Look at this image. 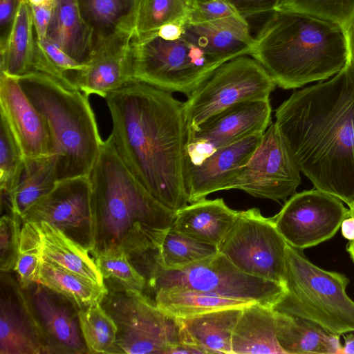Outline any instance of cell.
<instances>
[{
	"label": "cell",
	"instance_id": "17",
	"mask_svg": "<svg viewBox=\"0 0 354 354\" xmlns=\"http://www.w3.org/2000/svg\"><path fill=\"white\" fill-rule=\"evenodd\" d=\"M135 32H122L96 43L86 66L71 81L82 92L105 98L134 80L131 43Z\"/></svg>",
	"mask_w": 354,
	"mask_h": 354
},
{
	"label": "cell",
	"instance_id": "36",
	"mask_svg": "<svg viewBox=\"0 0 354 354\" xmlns=\"http://www.w3.org/2000/svg\"><path fill=\"white\" fill-rule=\"evenodd\" d=\"M79 322L88 353H111L117 326L100 304L80 309Z\"/></svg>",
	"mask_w": 354,
	"mask_h": 354
},
{
	"label": "cell",
	"instance_id": "8",
	"mask_svg": "<svg viewBox=\"0 0 354 354\" xmlns=\"http://www.w3.org/2000/svg\"><path fill=\"white\" fill-rule=\"evenodd\" d=\"M139 272L146 281L142 293L147 298L158 289L178 286L272 307L286 291L282 284L243 272L219 252L178 270H165L151 261Z\"/></svg>",
	"mask_w": 354,
	"mask_h": 354
},
{
	"label": "cell",
	"instance_id": "37",
	"mask_svg": "<svg viewBox=\"0 0 354 354\" xmlns=\"http://www.w3.org/2000/svg\"><path fill=\"white\" fill-rule=\"evenodd\" d=\"M0 187L8 195L17 185L24 165V155L6 117L1 113Z\"/></svg>",
	"mask_w": 354,
	"mask_h": 354
},
{
	"label": "cell",
	"instance_id": "31",
	"mask_svg": "<svg viewBox=\"0 0 354 354\" xmlns=\"http://www.w3.org/2000/svg\"><path fill=\"white\" fill-rule=\"evenodd\" d=\"M28 0H22L5 46L1 47V73L19 77L31 71L35 46Z\"/></svg>",
	"mask_w": 354,
	"mask_h": 354
},
{
	"label": "cell",
	"instance_id": "4",
	"mask_svg": "<svg viewBox=\"0 0 354 354\" xmlns=\"http://www.w3.org/2000/svg\"><path fill=\"white\" fill-rule=\"evenodd\" d=\"M283 89L330 79L348 62L343 27L310 15L272 12L250 55Z\"/></svg>",
	"mask_w": 354,
	"mask_h": 354
},
{
	"label": "cell",
	"instance_id": "49",
	"mask_svg": "<svg viewBox=\"0 0 354 354\" xmlns=\"http://www.w3.org/2000/svg\"><path fill=\"white\" fill-rule=\"evenodd\" d=\"M344 337V344L342 346L340 354H354V333H350Z\"/></svg>",
	"mask_w": 354,
	"mask_h": 354
},
{
	"label": "cell",
	"instance_id": "50",
	"mask_svg": "<svg viewBox=\"0 0 354 354\" xmlns=\"http://www.w3.org/2000/svg\"><path fill=\"white\" fill-rule=\"evenodd\" d=\"M350 212L351 214H354V208L350 209ZM346 251L349 254L351 260L354 263V240L348 242L346 246Z\"/></svg>",
	"mask_w": 354,
	"mask_h": 354
},
{
	"label": "cell",
	"instance_id": "44",
	"mask_svg": "<svg viewBox=\"0 0 354 354\" xmlns=\"http://www.w3.org/2000/svg\"><path fill=\"white\" fill-rule=\"evenodd\" d=\"M22 0H0V47L6 45Z\"/></svg>",
	"mask_w": 354,
	"mask_h": 354
},
{
	"label": "cell",
	"instance_id": "1",
	"mask_svg": "<svg viewBox=\"0 0 354 354\" xmlns=\"http://www.w3.org/2000/svg\"><path fill=\"white\" fill-rule=\"evenodd\" d=\"M115 148L134 177L167 208L189 203L183 102L167 92L133 80L105 97Z\"/></svg>",
	"mask_w": 354,
	"mask_h": 354
},
{
	"label": "cell",
	"instance_id": "16",
	"mask_svg": "<svg viewBox=\"0 0 354 354\" xmlns=\"http://www.w3.org/2000/svg\"><path fill=\"white\" fill-rule=\"evenodd\" d=\"M40 329L44 354L88 353L79 322V307L39 282L23 288Z\"/></svg>",
	"mask_w": 354,
	"mask_h": 354
},
{
	"label": "cell",
	"instance_id": "41",
	"mask_svg": "<svg viewBox=\"0 0 354 354\" xmlns=\"http://www.w3.org/2000/svg\"><path fill=\"white\" fill-rule=\"evenodd\" d=\"M187 3L189 7L187 19L216 24L250 34L246 19L225 0H187Z\"/></svg>",
	"mask_w": 354,
	"mask_h": 354
},
{
	"label": "cell",
	"instance_id": "13",
	"mask_svg": "<svg viewBox=\"0 0 354 354\" xmlns=\"http://www.w3.org/2000/svg\"><path fill=\"white\" fill-rule=\"evenodd\" d=\"M349 214L340 199L314 187L294 194L273 218L287 243L302 250L333 238Z\"/></svg>",
	"mask_w": 354,
	"mask_h": 354
},
{
	"label": "cell",
	"instance_id": "14",
	"mask_svg": "<svg viewBox=\"0 0 354 354\" xmlns=\"http://www.w3.org/2000/svg\"><path fill=\"white\" fill-rule=\"evenodd\" d=\"M24 223L47 222L90 252L95 247V223L89 176L58 181L21 218Z\"/></svg>",
	"mask_w": 354,
	"mask_h": 354
},
{
	"label": "cell",
	"instance_id": "10",
	"mask_svg": "<svg viewBox=\"0 0 354 354\" xmlns=\"http://www.w3.org/2000/svg\"><path fill=\"white\" fill-rule=\"evenodd\" d=\"M276 86L254 58L243 55L225 62L183 102L187 134L236 104L269 97Z\"/></svg>",
	"mask_w": 354,
	"mask_h": 354
},
{
	"label": "cell",
	"instance_id": "19",
	"mask_svg": "<svg viewBox=\"0 0 354 354\" xmlns=\"http://www.w3.org/2000/svg\"><path fill=\"white\" fill-rule=\"evenodd\" d=\"M254 135L221 147L197 165L186 163L189 203L225 190L227 185L247 164L261 141Z\"/></svg>",
	"mask_w": 354,
	"mask_h": 354
},
{
	"label": "cell",
	"instance_id": "47",
	"mask_svg": "<svg viewBox=\"0 0 354 354\" xmlns=\"http://www.w3.org/2000/svg\"><path fill=\"white\" fill-rule=\"evenodd\" d=\"M342 27L345 33L349 62L354 66V12Z\"/></svg>",
	"mask_w": 354,
	"mask_h": 354
},
{
	"label": "cell",
	"instance_id": "32",
	"mask_svg": "<svg viewBox=\"0 0 354 354\" xmlns=\"http://www.w3.org/2000/svg\"><path fill=\"white\" fill-rule=\"evenodd\" d=\"M37 282L66 297L80 309L100 304L107 292L105 284H97L44 258Z\"/></svg>",
	"mask_w": 354,
	"mask_h": 354
},
{
	"label": "cell",
	"instance_id": "27",
	"mask_svg": "<svg viewBox=\"0 0 354 354\" xmlns=\"http://www.w3.org/2000/svg\"><path fill=\"white\" fill-rule=\"evenodd\" d=\"M35 223L39 232L44 259L97 284H104L101 272L88 249L47 222Z\"/></svg>",
	"mask_w": 354,
	"mask_h": 354
},
{
	"label": "cell",
	"instance_id": "40",
	"mask_svg": "<svg viewBox=\"0 0 354 354\" xmlns=\"http://www.w3.org/2000/svg\"><path fill=\"white\" fill-rule=\"evenodd\" d=\"M104 279H112L143 292L146 281L129 261L123 250L113 249L93 254Z\"/></svg>",
	"mask_w": 354,
	"mask_h": 354
},
{
	"label": "cell",
	"instance_id": "5",
	"mask_svg": "<svg viewBox=\"0 0 354 354\" xmlns=\"http://www.w3.org/2000/svg\"><path fill=\"white\" fill-rule=\"evenodd\" d=\"M17 79L47 122L58 181L89 176L104 140L88 95L41 72L30 71Z\"/></svg>",
	"mask_w": 354,
	"mask_h": 354
},
{
	"label": "cell",
	"instance_id": "39",
	"mask_svg": "<svg viewBox=\"0 0 354 354\" xmlns=\"http://www.w3.org/2000/svg\"><path fill=\"white\" fill-rule=\"evenodd\" d=\"M276 10L304 14L343 26L354 12V0H280Z\"/></svg>",
	"mask_w": 354,
	"mask_h": 354
},
{
	"label": "cell",
	"instance_id": "26",
	"mask_svg": "<svg viewBox=\"0 0 354 354\" xmlns=\"http://www.w3.org/2000/svg\"><path fill=\"white\" fill-rule=\"evenodd\" d=\"M46 37L86 65L93 49V37L82 18L77 0H55Z\"/></svg>",
	"mask_w": 354,
	"mask_h": 354
},
{
	"label": "cell",
	"instance_id": "3",
	"mask_svg": "<svg viewBox=\"0 0 354 354\" xmlns=\"http://www.w3.org/2000/svg\"><path fill=\"white\" fill-rule=\"evenodd\" d=\"M95 223L92 255L113 249L127 255L158 250L176 212L155 198L134 177L111 134L89 176Z\"/></svg>",
	"mask_w": 354,
	"mask_h": 354
},
{
	"label": "cell",
	"instance_id": "12",
	"mask_svg": "<svg viewBox=\"0 0 354 354\" xmlns=\"http://www.w3.org/2000/svg\"><path fill=\"white\" fill-rule=\"evenodd\" d=\"M295 156L277 124L271 122L247 164L227 185L259 198L286 202L301 183Z\"/></svg>",
	"mask_w": 354,
	"mask_h": 354
},
{
	"label": "cell",
	"instance_id": "30",
	"mask_svg": "<svg viewBox=\"0 0 354 354\" xmlns=\"http://www.w3.org/2000/svg\"><path fill=\"white\" fill-rule=\"evenodd\" d=\"M80 12L98 41L122 32H135L138 0H77Z\"/></svg>",
	"mask_w": 354,
	"mask_h": 354
},
{
	"label": "cell",
	"instance_id": "29",
	"mask_svg": "<svg viewBox=\"0 0 354 354\" xmlns=\"http://www.w3.org/2000/svg\"><path fill=\"white\" fill-rule=\"evenodd\" d=\"M57 183L55 155L25 158L19 181L6 195L10 212L21 218L35 203L48 194Z\"/></svg>",
	"mask_w": 354,
	"mask_h": 354
},
{
	"label": "cell",
	"instance_id": "21",
	"mask_svg": "<svg viewBox=\"0 0 354 354\" xmlns=\"http://www.w3.org/2000/svg\"><path fill=\"white\" fill-rule=\"evenodd\" d=\"M238 214L239 211L230 208L223 198H205L178 210L172 227L195 240L218 248Z\"/></svg>",
	"mask_w": 354,
	"mask_h": 354
},
{
	"label": "cell",
	"instance_id": "51",
	"mask_svg": "<svg viewBox=\"0 0 354 354\" xmlns=\"http://www.w3.org/2000/svg\"><path fill=\"white\" fill-rule=\"evenodd\" d=\"M28 3L31 6H43L48 3H53L55 2V0H28Z\"/></svg>",
	"mask_w": 354,
	"mask_h": 354
},
{
	"label": "cell",
	"instance_id": "24",
	"mask_svg": "<svg viewBox=\"0 0 354 354\" xmlns=\"http://www.w3.org/2000/svg\"><path fill=\"white\" fill-rule=\"evenodd\" d=\"M183 29L181 37L223 64L250 55L253 49L254 38L251 34L224 26L187 19Z\"/></svg>",
	"mask_w": 354,
	"mask_h": 354
},
{
	"label": "cell",
	"instance_id": "34",
	"mask_svg": "<svg viewBox=\"0 0 354 354\" xmlns=\"http://www.w3.org/2000/svg\"><path fill=\"white\" fill-rule=\"evenodd\" d=\"M86 66L72 58L50 39H35L30 71L43 73L68 88L79 90L72 82L71 75Z\"/></svg>",
	"mask_w": 354,
	"mask_h": 354
},
{
	"label": "cell",
	"instance_id": "46",
	"mask_svg": "<svg viewBox=\"0 0 354 354\" xmlns=\"http://www.w3.org/2000/svg\"><path fill=\"white\" fill-rule=\"evenodd\" d=\"M183 31L181 25L170 23L163 25L156 32L165 40L174 41L181 37Z\"/></svg>",
	"mask_w": 354,
	"mask_h": 354
},
{
	"label": "cell",
	"instance_id": "33",
	"mask_svg": "<svg viewBox=\"0 0 354 354\" xmlns=\"http://www.w3.org/2000/svg\"><path fill=\"white\" fill-rule=\"evenodd\" d=\"M218 252L217 248L195 240L171 227L165 233L158 248L157 262L165 270H178Z\"/></svg>",
	"mask_w": 354,
	"mask_h": 354
},
{
	"label": "cell",
	"instance_id": "38",
	"mask_svg": "<svg viewBox=\"0 0 354 354\" xmlns=\"http://www.w3.org/2000/svg\"><path fill=\"white\" fill-rule=\"evenodd\" d=\"M43 255L35 223H24L20 232L18 261L14 271L22 288L37 282Z\"/></svg>",
	"mask_w": 354,
	"mask_h": 354
},
{
	"label": "cell",
	"instance_id": "23",
	"mask_svg": "<svg viewBox=\"0 0 354 354\" xmlns=\"http://www.w3.org/2000/svg\"><path fill=\"white\" fill-rule=\"evenodd\" d=\"M232 354H285L277 339L270 306L254 303L242 308L232 336Z\"/></svg>",
	"mask_w": 354,
	"mask_h": 354
},
{
	"label": "cell",
	"instance_id": "25",
	"mask_svg": "<svg viewBox=\"0 0 354 354\" xmlns=\"http://www.w3.org/2000/svg\"><path fill=\"white\" fill-rule=\"evenodd\" d=\"M242 308L221 309L178 318L184 342L199 346L205 353L232 354V333Z\"/></svg>",
	"mask_w": 354,
	"mask_h": 354
},
{
	"label": "cell",
	"instance_id": "15",
	"mask_svg": "<svg viewBox=\"0 0 354 354\" xmlns=\"http://www.w3.org/2000/svg\"><path fill=\"white\" fill-rule=\"evenodd\" d=\"M269 97L236 104L187 134L185 161L197 165L216 149L245 138L263 135L271 124Z\"/></svg>",
	"mask_w": 354,
	"mask_h": 354
},
{
	"label": "cell",
	"instance_id": "45",
	"mask_svg": "<svg viewBox=\"0 0 354 354\" xmlns=\"http://www.w3.org/2000/svg\"><path fill=\"white\" fill-rule=\"evenodd\" d=\"M55 3L43 6H30L36 38L39 40L47 37L48 28L52 17Z\"/></svg>",
	"mask_w": 354,
	"mask_h": 354
},
{
	"label": "cell",
	"instance_id": "2",
	"mask_svg": "<svg viewBox=\"0 0 354 354\" xmlns=\"http://www.w3.org/2000/svg\"><path fill=\"white\" fill-rule=\"evenodd\" d=\"M275 123L314 187L354 208V66L294 91Z\"/></svg>",
	"mask_w": 354,
	"mask_h": 354
},
{
	"label": "cell",
	"instance_id": "9",
	"mask_svg": "<svg viewBox=\"0 0 354 354\" xmlns=\"http://www.w3.org/2000/svg\"><path fill=\"white\" fill-rule=\"evenodd\" d=\"M131 50L134 80L187 97L223 64L183 37L168 41L156 32L135 35Z\"/></svg>",
	"mask_w": 354,
	"mask_h": 354
},
{
	"label": "cell",
	"instance_id": "43",
	"mask_svg": "<svg viewBox=\"0 0 354 354\" xmlns=\"http://www.w3.org/2000/svg\"><path fill=\"white\" fill-rule=\"evenodd\" d=\"M244 18L277 10L280 0H225Z\"/></svg>",
	"mask_w": 354,
	"mask_h": 354
},
{
	"label": "cell",
	"instance_id": "20",
	"mask_svg": "<svg viewBox=\"0 0 354 354\" xmlns=\"http://www.w3.org/2000/svg\"><path fill=\"white\" fill-rule=\"evenodd\" d=\"M1 113L18 141L25 158L52 153L49 128L21 88L17 77L1 73Z\"/></svg>",
	"mask_w": 354,
	"mask_h": 354
},
{
	"label": "cell",
	"instance_id": "42",
	"mask_svg": "<svg viewBox=\"0 0 354 354\" xmlns=\"http://www.w3.org/2000/svg\"><path fill=\"white\" fill-rule=\"evenodd\" d=\"M21 218L11 212L3 215L0 220V270H15L19 250Z\"/></svg>",
	"mask_w": 354,
	"mask_h": 354
},
{
	"label": "cell",
	"instance_id": "48",
	"mask_svg": "<svg viewBox=\"0 0 354 354\" xmlns=\"http://www.w3.org/2000/svg\"><path fill=\"white\" fill-rule=\"evenodd\" d=\"M343 237L349 241L354 240V214H351L346 217L340 225Z\"/></svg>",
	"mask_w": 354,
	"mask_h": 354
},
{
	"label": "cell",
	"instance_id": "35",
	"mask_svg": "<svg viewBox=\"0 0 354 354\" xmlns=\"http://www.w3.org/2000/svg\"><path fill=\"white\" fill-rule=\"evenodd\" d=\"M189 15L187 0H138L136 35L156 32L163 25L170 23L183 26Z\"/></svg>",
	"mask_w": 354,
	"mask_h": 354
},
{
	"label": "cell",
	"instance_id": "18",
	"mask_svg": "<svg viewBox=\"0 0 354 354\" xmlns=\"http://www.w3.org/2000/svg\"><path fill=\"white\" fill-rule=\"evenodd\" d=\"M0 354H44L42 337L19 281L1 272Z\"/></svg>",
	"mask_w": 354,
	"mask_h": 354
},
{
	"label": "cell",
	"instance_id": "28",
	"mask_svg": "<svg viewBox=\"0 0 354 354\" xmlns=\"http://www.w3.org/2000/svg\"><path fill=\"white\" fill-rule=\"evenodd\" d=\"M148 299L162 312L176 318H187L221 309L243 308L255 303L178 286L158 289Z\"/></svg>",
	"mask_w": 354,
	"mask_h": 354
},
{
	"label": "cell",
	"instance_id": "7",
	"mask_svg": "<svg viewBox=\"0 0 354 354\" xmlns=\"http://www.w3.org/2000/svg\"><path fill=\"white\" fill-rule=\"evenodd\" d=\"M107 292L100 304L117 326L111 353L168 354L184 342L178 318L162 312L142 292L104 279Z\"/></svg>",
	"mask_w": 354,
	"mask_h": 354
},
{
	"label": "cell",
	"instance_id": "6",
	"mask_svg": "<svg viewBox=\"0 0 354 354\" xmlns=\"http://www.w3.org/2000/svg\"><path fill=\"white\" fill-rule=\"evenodd\" d=\"M348 283L345 274L318 267L288 244L286 291L272 308L312 321L335 335L354 332V301L346 291Z\"/></svg>",
	"mask_w": 354,
	"mask_h": 354
},
{
	"label": "cell",
	"instance_id": "11",
	"mask_svg": "<svg viewBox=\"0 0 354 354\" xmlns=\"http://www.w3.org/2000/svg\"><path fill=\"white\" fill-rule=\"evenodd\" d=\"M287 245L274 218L254 207L239 211L218 250L243 272L285 286Z\"/></svg>",
	"mask_w": 354,
	"mask_h": 354
},
{
	"label": "cell",
	"instance_id": "22",
	"mask_svg": "<svg viewBox=\"0 0 354 354\" xmlns=\"http://www.w3.org/2000/svg\"><path fill=\"white\" fill-rule=\"evenodd\" d=\"M272 310L277 339L285 354H340V335L308 319Z\"/></svg>",
	"mask_w": 354,
	"mask_h": 354
}]
</instances>
